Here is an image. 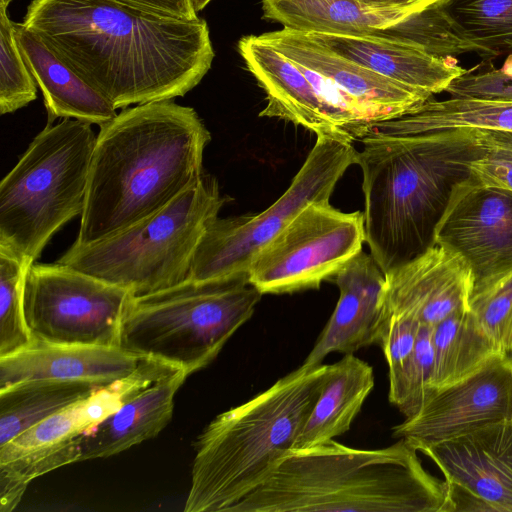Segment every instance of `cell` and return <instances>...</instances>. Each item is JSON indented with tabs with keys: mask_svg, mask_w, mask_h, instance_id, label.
Wrapping results in <instances>:
<instances>
[{
	"mask_svg": "<svg viewBox=\"0 0 512 512\" xmlns=\"http://www.w3.org/2000/svg\"><path fill=\"white\" fill-rule=\"evenodd\" d=\"M21 23L115 109L183 97L215 56L204 19L119 0H32Z\"/></svg>",
	"mask_w": 512,
	"mask_h": 512,
	"instance_id": "1",
	"label": "cell"
},
{
	"mask_svg": "<svg viewBox=\"0 0 512 512\" xmlns=\"http://www.w3.org/2000/svg\"><path fill=\"white\" fill-rule=\"evenodd\" d=\"M354 141L362 171L365 242L385 274L434 245L454 187L484 152L480 129L414 132L398 116L369 122Z\"/></svg>",
	"mask_w": 512,
	"mask_h": 512,
	"instance_id": "2",
	"label": "cell"
},
{
	"mask_svg": "<svg viewBox=\"0 0 512 512\" xmlns=\"http://www.w3.org/2000/svg\"><path fill=\"white\" fill-rule=\"evenodd\" d=\"M211 135L173 100L127 107L100 126L75 244L96 243L155 215L204 174Z\"/></svg>",
	"mask_w": 512,
	"mask_h": 512,
	"instance_id": "3",
	"label": "cell"
},
{
	"mask_svg": "<svg viewBox=\"0 0 512 512\" xmlns=\"http://www.w3.org/2000/svg\"><path fill=\"white\" fill-rule=\"evenodd\" d=\"M453 512L445 481L406 439L358 449L329 440L291 449L228 512Z\"/></svg>",
	"mask_w": 512,
	"mask_h": 512,
	"instance_id": "4",
	"label": "cell"
},
{
	"mask_svg": "<svg viewBox=\"0 0 512 512\" xmlns=\"http://www.w3.org/2000/svg\"><path fill=\"white\" fill-rule=\"evenodd\" d=\"M328 365H304L216 416L194 443L185 512H228L294 448L321 393Z\"/></svg>",
	"mask_w": 512,
	"mask_h": 512,
	"instance_id": "5",
	"label": "cell"
},
{
	"mask_svg": "<svg viewBox=\"0 0 512 512\" xmlns=\"http://www.w3.org/2000/svg\"><path fill=\"white\" fill-rule=\"evenodd\" d=\"M91 124H47L0 183V246L31 266L66 223L81 216L96 142Z\"/></svg>",
	"mask_w": 512,
	"mask_h": 512,
	"instance_id": "6",
	"label": "cell"
},
{
	"mask_svg": "<svg viewBox=\"0 0 512 512\" xmlns=\"http://www.w3.org/2000/svg\"><path fill=\"white\" fill-rule=\"evenodd\" d=\"M262 295L248 277H239L214 282L186 280L134 296L123 318L119 346L189 376L218 356L252 317Z\"/></svg>",
	"mask_w": 512,
	"mask_h": 512,
	"instance_id": "7",
	"label": "cell"
},
{
	"mask_svg": "<svg viewBox=\"0 0 512 512\" xmlns=\"http://www.w3.org/2000/svg\"><path fill=\"white\" fill-rule=\"evenodd\" d=\"M227 198L204 173L150 218L101 241L73 243L57 260L130 291L135 297L187 280L198 244Z\"/></svg>",
	"mask_w": 512,
	"mask_h": 512,
	"instance_id": "8",
	"label": "cell"
},
{
	"mask_svg": "<svg viewBox=\"0 0 512 512\" xmlns=\"http://www.w3.org/2000/svg\"><path fill=\"white\" fill-rule=\"evenodd\" d=\"M353 141L318 136L287 190L259 214L215 218L195 251L187 280L214 282L248 277L255 255L307 205L329 201L345 171L355 164Z\"/></svg>",
	"mask_w": 512,
	"mask_h": 512,
	"instance_id": "9",
	"label": "cell"
},
{
	"mask_svg": "<svg viewBox=\"0 0 512 512\" xmlns=\"http://www.w3.org/2000/svg\"><path fill=\"white\" fill-rule=\"evenodd\" d=\"M134 295L70 266L33 263L26 274L24 309L33 339L59 344L119 346Z\"/></svg>",
	"mask_w": 512,
	"mask_h": 512,
	"instance_id": "10",
	"label": "cell"
},
{
	"mask_svg": "<svg viewBox=\"0 0 512 512\" xmlns=\"http://www.w3.org/2000/svg\"><path fill=\"white\" fill-rule=\"evenodd\" d=\"M364 242L363 213L312 202L255 255L248 280L262 294L318 289L362 251Z\"/></svg>",
	"mask_w": 512,
	"mask_h": 512,
	"instance_id": "11",
	"label": "cell"
},
{
	"mask_svg": "<svg viewBox=\"0 0 512 512\" xmlns=\"http://www.w3.org/2000/svg\"><path fill=\"white\" fill-rule=\"evenodd\" d=\"M177 370L143 358L130 375L98 387L83 400L0 446V484L24 493L35 478L80 461L82 437L142 389Z\"/></svg>",
	"mask_w": 512,
	"mask_h": 512,
	"instance_id": "12",
	"label": "cell"
},
{
	"mask_svg": "<svg viewBox=\"0 0 512 512\" xmlns=\"http://www.w3.org/2000/svg\"><path fill=\"white\" fill-rule=\"evenodd\" d=\"M434 245L462 258L473 287L512 272V191L471 175L459 182L436 226Z\"/></svg>",
	"mask_w": 512,
	"mask_h": 512,
	"instance_id": "13",
	"label": "cell"
},
{
	"mask_svg": "<svg viewBox=\"0 0 512 512\" xmlns=\"http://www.w3.org/2000/svg\"><path fill=\"white\" fill-rule=\"evenodd\" d=\"M417 451L442 472L453 512H512V420Z\"/></svg>",
	"mask_w": 512,
	"mask_h": 512,
	"instance_id": "14",
	"label": "cell"
},
{
	"mask_svg": "<svg viewBox=\"0 0 512 512\" xmlns=\"http://www.w3.org/2000/svg\"><path fill=\"white\" fill-rule=\"evenodd\" d=\"M512 420V359L495 357L470 376L432 389L421 409L392 428L416 450L481 427Z\"/></svg>",
	"mask_w": 512,
	"mask_h": 512,
	"instance_id": "15",
	"label": "cell"
},
{
	"mask_svg": "<svg viewBox=\"0 0 512 512\" xmlns=\"http://www.w3.org/2000/svg\"><path fill=\"white\" fill-rule=\"evenodd\" d=\"M259 37L336 88L367 122L398 116L431 98L335 53L306 33L283 28Z\"/></svg>",
	"mask_w": 512,
	"mask_h": 512,
	"instance_id": "16",
	"label": "cell"
},
{
	"mask_svg": "<svg viewBox=\"0 0 512 512\" xmlns=\"http://www.w3.org/2000/svg\"><path fill=\"white\" fill-rule=\"evenodd\" d=\"M385 275L386 316H408L433 327L468 309L472 273L461 257L439 245Z\"/></svg>",
	"mask_w": 512,
	"mask_h": 512,
	"instance_id": "17",
	"label": "cell"
},
{
	"mask_svg": "<svg viewBox=\"0 0 512 512\" xmlns=\"http://www.w3.org/2000/svg\"><path fill=\"white\" fill-rule=\"evenodd\" d=\"M339 298L302 364L322 363L331 353L349 354L379 344L386 321V275L371 254L360 251L334 276Z\"/></svg>",
	"mask_w": 512,
	"mask_h": 512,
	"instance_id": "18",
	"label": "cell"
},
{
	"mask_svg": "<svg viewBox=\"0 0 512 512\" xmlns=\"http://www.w3.org/2000/svg\"><path fill=\"white\" fill-rule=\"evenodd\" d=\"M237 48L247 70L266 95L267 104L259 116L292 122L317 137H340L354 142L300 65L259 35L242 37Z\"/></svg>",
	"mask_w": 512,
	"mask_h": 512,
	"instance_id": "19",
	"label": "cell"
},
{
	"mask_svg": "<svg viewBox=\"0 0 512 512\" xmlns=\"http://www.w3.org/2000/svg\"><path fill=\"white\" fill-rule=\"evenodd\" d=\"M142 360L120 346L33 339L26 348L0 357V389L36 380L85 381L104 386L132 374Z\"/></svg>",
	"mask_w": 512,
	"mask_h": 512,
	"instance_id": "20",
	"label": "cell"
},
{
	"mask_svg": "<svg viewBox=\"0 0 512 512\" xmlns=\"http://www.w3.org/2000/svg\"><path fill=\"white\" fill-rule=\"evenodd\" d=\"M419 19L432 51L441 58L512 53V0H442L420 11Z\"/></svg>",
	"mask_w": 512,
	"mask_h": 512,
	"instance_id": "21",
	"label": "cell"
},
{
	"mask_svg": "<svg viewBox=\"0 0 512 512\" xmlns=\"http://www.w3.org/2000/svg\"><path fill=\"white\" fill-rule=\"evenodd\" d=\"M306 34L317 43L381 76L431 96L446 91L451 82L465 71L445 58L396 38Z\"/></svg>",
	"mask_w": 512,
	"mask_h": 512,
	"instance_id": "22",
	"label": "cell"
},
{
	"mask_svg": "<svg viewBox=\"0 0 512 512\" xmlns=\"http://www.w3.org/2000/svg\"><path fill=\"white\" fill-rule=\"evenodd\" d=\"M187 377L175 370L126 401L82 437L80 461L114 456L156 437L170 422L175 395Z\"/></svg>",
	"mask_w": 512,
	"mask_h": 512,
	"instance_id": "23",
	"label": "cell"
},
{
	"mask_svg": "<svg viewBox=\"0 0 512 512\" xmlns=\"http://www.w3.org/2000/svg\"><path fill=\"white\" fill-rule=\"evenodd\" d=\"M15 31L24 61L42 92L47 124L62 118L100 127L117 115V109L63 62L37 34L22 23H15Z\"/></svg>",
	"mask_w": 512,
	"mask_h": 512,
	"instance_id": "24",
	"label": "cell"
},
{
	"mask_svg": "<svg viewBox=\"0 0 512 512\" xmlns=\"http://www.w3.org/2000/svg\"><path fill=\"white\" fill-rule=\"evenodd\" d=\"M263 18L304 33L384 36L407 19L404 11L359 0H260Z\"/></svg>",
	"mask_w": 512,
	"mask_h": 512,
	"instance_id": "25",
	"label": "cell"
},
{
	"mask_svg": "<svg viewBox=\"0 0 512 512\" xmlns=\"http://www.w3.org/2000/svg\"><path fill=\"white\" fill-rule=\"evenodd\" d=\"M374 388L373 368L354 353L328 365L321 393L293 449H304L346 433Z\"/></svg>",
	"mask_w": 512,
	"mask_h": 512,
	"instance_id": "26",
	"label": "cell"
},
{
	"mask_svg": "<svg viewBox=\"0 0 512 512\" xmlns=\"http://www.w3.org/2000/svg\"><path fill=\"white\" fill-rule=\"evenodd\" d=\"M434 366L431 390L458 382L495 357L507 354L483 330L469 309L432 327Z\"/></svg>",
	"mask_w": 512,
	"mask_h": 512,
	"instance_id": "27",
	"label": "cell"
},
{
	"mask_svg": "<svg viewBox=\"0 0 512 512\" xmlns=\"http://www.w3.org/2000/svg\"><path fill=\"white\" fill-rule=\"evenodd\" d=\"M101 387L85 381L36 380L0 389V446Z\"/></svg>",
	"mask_w": 512,
	"mask_h": 512,
	"instance_id": "28",
	"label": "cell"
},
{
	"mask_svg": "<svg viewBox=\"0 0 512 512\" xmlns=\"http://www.w3.org/2000/svg\"><path fill=\"white\" fill-rule=\"evenodd\" d=\"M414 132H441L457 129L512 131V103L451 97L427 100L398 115Z\"/></svg>",
	"mask_w": 512,
	"mask_h": 512,
	"instance_id": "29",
	"label": "cell"
},
{
	"mask_svg": "<svg viewBox=\"0 0 512 512\" xmlns=\"http://www.w3.org/2000/svg\"><path fill=\"white\" fill-rule=\"evenodd\" d=\"M29 267L13 252L0 246V357L26 348L33 341L24 309Z\"/></svg>",
	"mask_w": 512,
	"mask_h": 512,
	"instance_id": "30",
	"label": "cell"
},
{
	"mask_svg": "<svg viewBox=\"0 0 512 512\" xmlns=\"http://www.w3.org/2000/svg\"><path fill=\"white\" fill-rule=\"evenodd\" d=\"M433 366L432 327L421 324L413 353L403 367L389 377V401L405 418L414 416L430 394Z\"/></svg>",
	"mask_w": 512,
	"mask_h": 512,
	"instance_id": "31",
	"label": "cell"
},
{
	"mask_svg": "<svg viewBox=\"0 0 512 512\" xmlns=\"http://www.w3.org/2000/svg\"><path fill=\"white\" fill-rule=\"evenodd\" d=\"M0 5V113H13L34 101L37 83L20 51L15 23Z\"/></svg>",
	"mask_w": 512,
	"mask_h": 512,
	"instance_id": "32",
	"label": "cell"
},
{
	"mask_svg": "<svg viewBox=\"0 0 512 512\" xmlns=\"http://www.w3.org/2000/svg\"><path fill=\"white\" fill-rule=\"evenodd\" d=\"M468 309L500 347L512 352V272L487 284L473 287Z\"/></svg>",
	"mask_w": 512,
	"mask_h": 512,
	"instance_id": "33",
	"label": "cell"
},
{
	"mask_svg": "<svg viewBox=\"0 0 512 512\" xmlns=\"http://www.w3.org/2000/svg\"><path fill=\"white\" fill-rule=\"evenodd\" d=\"M484 152L470 164L479 182L512 191V131L483 130Z\"/></svg>",
	"mask_w": 512,
	"mask_h": 512,
	"instance_id": "34",
	"label": "cell"
},
{
	"mask_svg": "<svg viewBox=\"0 0 512 512\" xmlns=\"http://www.w3.org/2000/svg\"><path fill=\"white\" fill-rule=\"evenodd\" d=\"M446 92L456 98L512 103V68L495 69L486 64L479 70H465Z\"/></svg>",
	"mask_w": 512,
	"mask_h": 512,
	"instance_id": "35",
	"label": "cell"
},
{
	"mask_svg": "<svg viewBox=\"0 0 512 512\" xmlns=\"http://www.w3.org/2000/svg\"><path fill=\"white\" fill-rule=\"evenodd\" d=\"M421 323L403 315H388L379 341L388 364V376L395 375L407 362L416 345Z\"/></svg>",
	"mask_w": 512,
	"mask_h": 512,
	"instance_id": "36",
	"label": "cell"
},
{
	"mask_svg": "<svg viewBox=\"0 0 512 512\" xmlns=\"http://www.w3.org/2000/svg\"><path fill=\"white\" fill-rule=\"evenodd\" d=\"M162 15L193 20L198 18L191 0H119Z\"/></svg>",
	"mask_w": 512,
	"mask_h": 512,
	"instance_id": "37",
	"label": "cell"
},
{
	"mask_svg": "<svg viewBox=\"0 0 512 512\" xmlns=\"http://www.w3.org/2000/svg\"><path fill=\"white\" fill-rule=\"evenodd\" d=\"M370 6L391 8L406 12L409 15L424 10L442 0H359Z\"/></svg>",
	"mask_w": 512,
	"mask_h": 512,
	"instance_id": "38",
	"label": "cell"
},
{
	"mask_svg": "<svg viewBox=\"0 0 512 512\" xmlns=\"http://www.w3.org/2000/svg\"><path fill=\"white\" fill-rule=\"evenodd\" d=\"M212 0H191L195 12L198 14L211 2Z\"/></svg>",
	"mask_w": 512,
	"mask_h": 512,
	"instance_id": "39",
	"label": "cell"
},
{
	"mask_svg": "<svg viewBox=\"0 0 512 512\" xmlns=\"http://www.w3.org/2000/svg\"><path fill=\"white\" fill-rule=\"evenodd\" d=\"M12 1L14 0H0V5L8 7Z\"/></svg>",
	"mask_w": 512,
	"mask_h": 512,
	"instance_id": "40",
	"label": "cell"
},
{
	"mask_svg": "<svg viewBox=\"0 0 512 512\" xmlns=\"http://www.w3.org/2000/svg\"><path fill=\"white\" fill-rule=\"evenodd\" d=\"M511 359H512V352L510 353Z\"/></svg>",
	"mask_w": 512,
	"mask_h": 512,
	"instance_id": "41",
	"label": "cell"
}]
</instances>
